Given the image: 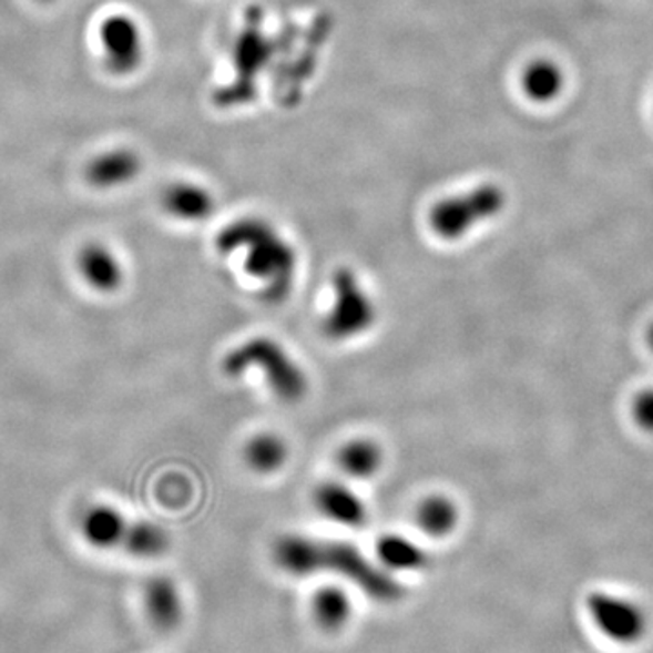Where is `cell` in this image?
Segmentation results:
<instances>
[{
	"label": "cell",
	"mask_w": 653,
	"mask_h": 653,
	"mask_svg": "<svg viewBox=\"0 0 653 653\" xmlns=\"http://www.w3.org/2000/svg\"><path fill=\"white\" fill-rule=\"evenodd\" d=\"M330 289L333 302L324 318L325 335L335 341H349L375 327L378 318L375 299L355 271L339 267L330 279Z\"/></svg>",
	"instance_id": "8992f818"
},
{
	"label": "cell",
	"mask_w": 653,
	"mask_h": 653,
	"mask_svg": "<svg viewBox=\"0 0 653 653\" xmlns=\"http://www.w3.org/2000/svg\"><path fill=\"white\" fill-rule=\"evenodd\" d=\"M338 465L349 478H373L384 465V450L373 439H350L339 449Z\"/></svg>",
	"instance_id": "9a60e30c"
},
{
	"label": "cell",
	"mask_w": 653,
	"mask_h": 653,
	"mask_svg": "<svg viewBox=\"0 0 653 653\" xmlns=\"http://www.w3.org/2000/svg\"><path fill=\"white\" fill-rule=\"evenodd\" d=\"M145 614L159 630H173L184 615V603L178 584L167 575H153L147 579L142 592Z\"/></svg>",
	"instance_id": "7c38bea8"
},
{
	"label": "cell",
	"mask_w": 653,
	"mask_h": 653,
	"mask_svg": "<svg viewBox=\"0 0 653 653\" xmlns=\"http://www.w3.org/2000/svg\"><path fill=\"white\" fill-rule=\"evenodd\" d=\"M503 190L494 184H481L459 195L445 196L429 210L432 235L445 242H458L478 225L496 218L504 210Z\"/></svg>",
	"instance_id": "277c9868"
},
{
	"label": "cell",
	"mask_w": 653,
	"mask_h": 653,
	"mask_svg": "<svg viewBox=\"0 0 653 653\" xmlns=\"http://www.w3.org/2000/svg\"><path fill=\"white\" fill-rule=\"evenodd\" d=\"M313 612H315L316 621L325 629H338L349 619V599L335 586L318 590L313 601Z\"/></svg>",
	"instance_id": "d6986e66"
},
{
	"label": "cell",
	"mask_w": 653,
	"mask_h": 653,
	"mask_svg": "<svg viewBox=\"0 0 653 653\" xmlns=\"http://www.w3.org/2000/svg\"><path fill=\"white\" fill-rule=\"evenodd\" d=\"M524 95L539 104H549L561 95L564 88V73L554 60L538 59L524 68L521 75Z\"/></svg>",
	"instance_id": "4fadbf2b"
},
{
	"label": "cell",
	"mask_w": 653,
	"mask_h": 653,
	"mask_svg": "<svg viewBox=\"0 0 653 653\" xmlns=\"http://www.w3.org/2000/svg\"><path fill=\"white\" fill-rule=\"evenodd\" d=\"M376 552L379 561L392 570H419L427 564L424 550L404 535H384L376 544Z\"/></svg>",
	"instance_id": "ac0fdd59"
},
{
	"label": "cell",
	"mask_w": 653,
	"mask_h": 653,
	"mask_svg": "<svg viewBox=\"0 0 653 653\" xmlns=\"http://www.w3.org/2000/svg\"><path fill=\"white\" fill-rule=\"evenodd\" d=\"M80 279L99 295H115L125 282L122 259L110 245L100 239H90L80 247L75 258Z\"/></svg>",
	"instance_id": "ba28073f"
},
{
	"label": "cell",
	"mask_w": 653,
	"mask_h": 653,
	"mask_svg": "<svg viewBox=\"0 0 653 653\" xmlns=\"http://www.w3.org/2000/svg\"><path fill=\"white\" fill-rule=\"evenodd\" d=\"M102 70L113 79H130L142 70L147 57L145 31L136 17L113 11L100 19L95 30Z\"/></svg>",
	"instance_id": "5b68a950"
},
{
	"label": "cell",
	"mask_w": 653,
	"mask_h": 653,
	"mask_svg": "<svg viewBox=\"0 0 653 653\" xmlns=\"http://www.w3.org/2000/svg\"><path fill=\"white\" fill-rule=\"evenodd\" d=\"M634 418L644 430L653 432V389L643 390L641 395L635 398L634 405Z\"/></svg>",
	"instance_id": "ffe728a7"
},
{
	"label": "cell",
	"mask_w": 653,
	"mask_h": 653,
	"mask_svg": "<svg viewBox=\"0 0 653 653\" xmlns=\"http://www.w3.org/2000/svg\"><path fill=\"white\" fill-rule=\"evenodd\" d=\"M144 171V159L131 145H111L85 160L82 178L93 191L122 190L135 184Z\"/></svg>",
	"instance_id": "52a82bcc"
},
{
	"label": "cell",
	"mask_w": 653,
	"mask_h": 653,
	"mask_svg": "<svg viewBox=\"0 0 653 653\" xmlns=\"http://www.w3.org/2000/svg\"><path fill=\"white\" fill-rule=\"evenodd\" d=\"M416 523L425 534L445 538L452 534L459 523V509L449 496L435 494L425 498L416 509Z\"/></svg>",
	"instance_id": "2e32d148"
},
{
	"label": "cell",
	"mask_w": 653,
	"mask_h": 653,
	"mask_svg": "<svg viewBox=\"0 0 653 653\" xmlns=\"http://www.w3.org/2000/svg\"><path fill=\"white\" fill-rule=\"evenodd\" d=\"M222 367L231 378H242L251 370H259L271 392L285 404H296L309 390V378L304 367L284 345L265 336L245 339L244 344L236 345L235 349L225 355Z\"/></svg>",
	"instance_id": "3957f363"
},
{
	"label": "cell",
	"mask_w": 653,
	"mask_h": 653,
	"mask_svg": "<svg viewBox=\"0 0 653 653\" xmlns=\"http://www.w3.org/2000/svg\"><path fill=\"white\" fill-rule=\"evenodd\" d=\"M160 205L165 215L184 224L204 222L215 213L216 207L213 193L190 180H176L165 185L160 195Z\"/></svg>",
	"instance_id": "9c48e42d"
},
{
	"label": "cell",
	"mask_w": 653,
	"mask_h": 653,
	"mask_svg": "<svg viewBox=\"0 0 653 653\" xmlns=\"http://www.w3.org/2000/svg\"><path fill=\"white\" fill-rule=\"evenodd\" d=\"M650 338H652V347H653V329H652V335H650Z\"/></svg>",
	"instance_id": "7402d4cb"
},
{
	"label": "cell",
	"mask_w": 653,
	"mask_h": 653,
	"mask_svg": "<svg viewBox=\"0 0 653 653\" xmlns=\"http://www.w3.org/2000/svg\"><path fill=\"white\" fill-rule=\"evenodd\" d=\"M273 558L278 569L290 575L333 572L353 581L370 598L390 601L399 594L395 579H390L375 563H370L369 559L353 544L289 534L276 541Z\"/></svg>",
	"instance_id": "7a4b0ae2"
},
{
	"label": "cell",
	"mask_w": 653,
	"mask_h": 653,
	"mask_svg": "<svg viewBox=\"0 0 653 653\" xmlns=\"http://www.w3.org/2000/svg\"><path fill=\"white\" fill-rule=\"evenodd\" d=\"M215 247L220 255H242L245 273L262 287L265 298L278 302L293 289L298 256L269 222L255 216L235 220L220 229Z\"/></svg>",
	"instance_id": "6da1fadb"
},
{
	"label": "cell",
	"mask_w": 653,
	"mask_h": 653,
	"mask_svg": "<svg viewBox=\"0 0 653 653\" xmlns=\"http://www.w3.org/2000/svg\"><path fill=\"white\" fill-rule=\"evenodd\" d=\"M39 4H51V2H55V0H35Z\"/></svg>",
	"instance_id": "44dd1931"
},
{
	"label": "cell",
	"mask_w": 653,
	"mask_h": 653,
	"mask_svg": "<svg viewBox=\"0 0 653 653\" xmlns=\"http://www.w3.org/2000/svg\"><path fill=\"white\" fill-rule=\"evenodd\" d=\"M244 459L256 475H275L278 472L287 459H289V447L282 436L275 432H262L253 436L245 443Z\"/></svg>",
	"instance_id": "5bb4252c"
},
{
	"label": "cell",
	"mask_w": 653,
	"mask_h": 653,
	"mask_svg": "<svg viewBox=\"0 0 653 653\" xmlns=\"http://www.w3.org/2000/svg\"><path fill=\"white\" fill-rule=\"evenodd\" d=\"M127 524L130 521L113 504L95 503L80 516L79 530L88 547L105 552L122 544Z\"/></svg>",
	"instance_id": "8fae6325"
},
{
	"label": "cell",
	"mask_w": 653,
	"mask_h": 653,
	"mask_svg": "<svg viewBox=\"0 0 653 653\" xmlns=\"http://www.w3.org/2000/svg\"><path fill=\"white\" fill-rule=\"evenodd\" d=\"M120 547H124L131 558L153 561V559L162 558L170 550V535L165 534L162 527L151 521H135L127 524L124 541Z\"/></svg>",
	"instance_id": "e0dca14e"
},
{
	"label": "cell",
	"mask_w": 653,
	"mask_h": 653,
	"mask_svg": "<svg viewBox=\"0 0 653 653\" xmlns=\"http://www.w3.org/2000/svg\"><path fill=\"white\" fill-rule=\"evenodd\" d=\"M316 510L325 518L349 527V529H361L367 524L369 510L364 499L356 494L355 490L339 481H325L318 484L313 494Z\"/></svg>",
	"instance_id": "30bf717a"
}]
</instances>
